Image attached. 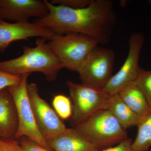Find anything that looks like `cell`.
<instances>
[{"instance_id": "1", "label": "cell", "mask_w": 151, "mask_h": 151, "mask_svg": "<svg viewBox=\"0 0 151 151\" xmlns=\"http://www.w3.org/2000/svg\"><path fill=\"white\" fill-rule=\"evenodd\" d=\"M44 1L48 7V13L38 19L35 23L55 34L73 32L88 36L98 44H106L111 40L118 21L113 1L92 0L85 8L73 9Z\"/></svg>"}, {"instance_id": "2", "label": "cell", "mask_w": 151, "mask_h": 151, "mask_svg": "<svg viewBox=\"0 0 151 151\" xmlns=\"http://www.w3.org/2000/svg\"><path fill=\"white\" fill-rule=\"evenodd\" d=\"M46 40L44 38L38 37L35 47L23 46V54L14 59L0 61V69L17 75L40 72L44 74L48 81H54L64 67L49 47Z\"/></svg>"}, {"instance_id": "3", "label": "cell", "mask_w": 151, "mask_h": 151, "mask_svg": "<svg viewBox=\"0 0 151 151\" xmlns=\"http://www.w3.org/2000/svg\"><path fill=\"white\" fill-rule=\"evenodd\" d=\"M98 44L90 37L73 32L55 34L47 43L63 67L77 72Z\"/></svg>"}, {"instance_id": "4", "label": "cell", "mask_w": 151, "mask_h": 151, "mask_svg": "<svg viewBox=\"0 0 151 151\" xmlns=\"http://www.w3.org/2000/svg\"><path fill=\"white\" fill-rule=\"evenodd\" d=\"M74 128L99 150L113 147L128 138L126 130L108 109L96 112Z\"/></svg>"}, {"instance_id": "5", "label": "cell", "mask_w": 151, "mask_h": 151, "mask_svg": "<svg viewBox=\"0 0 151 151\" xmlns=\"http://www.w3.org/2000/svg\"><path fill=\"white\" fill-rule=\"evenodd\" d=\"M66 84L73 103L70 122L74 128L96 112L108 110L111 95L103 89L70 81Z\"/></svg>"}, {"instance_id": "6", "label": "cell", "mask_w": 151, "mask_h": 151, "mask_svg": "<svg viewBox=\"0 0 151 151\" xmlns=\"http://www.w3.org/2000/svg\"><path fill=\"white\" fill-rule=\"evenodd\" d=\"M30 74H22L19 84L7 88L13 98L17 112L18 127L15 139L18 140L26 137L44 148L53 151L44 139L36 124L28 95L27 78Z\"/></svg>"}, {"instance_id": "7", "label": "cell", "mask_w": 151, "mask_h": 151, "mask_svg": "<svg viewBox=\"0 0 151 151\" xmlns=\"http://www.w3.org/2000/svg\"><path fill=\"white\" fill-rule=\"evenodd\" d=\"M115 59L113 50L97 46L77 72L82 83L103 89L113 76Z\"/></svg>"}, {"instance_id": "8", "label": "cell", "mask_w": 151, "mask_h": 151, "mask_svg": "<svg viewBox=\"0 0 151 151\" xmlns=\"http://www.w3.org/2000/svg\"><path fill=\"white\" fill-rule=\"evenodd\" d=\"M29 99L36 124L47 142L65 132L67 128L55 111L40 96L35 83L28 84Z\"/></svg>"}, {"instance_id": "9", "label": "cell", "mask_w": 151, "mask_h": 151, "mask_svg": "<svg viewBox=\"0 0 151 151\" xmlns=\"http://www.w3.org/2000/svg\"><path fill=\"white\" fill-rule=\"evenodd\" d=\"M144 42L145 37L141 33L131 35L127 59L119 71L112 76L103 88L105 92L110 95L118 94L125 86L134 82L141 69L139 60Z\"/></svg>"}, {"instance_id": "10", "label": "cell", "mask_w": 151, "mask_h": 151, "mask_svg": "<svg viewBox=\"0 0 151 151\" xmlns=\"http://www.w3.org/2000/svg\"><path fill=\"white\" fill-rule=\"evenodd\" d=\"M48 7L44 1L0 0V19L17 23L29 22V19L41 18L48 14Z\"/></svg>"}, {"instance_id": "11", "label": "cell", "mask_w": 151, "mask_h": 151, "mask_svg": "<svg viewBox=\"0 0 151 151\" xmlns=\"http://www.w3.org/2000/svg\"><path fill=\"white\" fill-rule=\"evenodd\" d=\"M55 33L35 23L7 22L0 19V52H4L12 42L32 37L50 40Z\"/></svg>"}, {"instance_id": "12", "label": "cell", "mask_w": 151, "mask_h": 151, "mask_svg": "<svg viewBox=\"0 0 151 151\" xmlns=\"http://www.w3.org/2000/svg\"><path fill=\"white\" fill-rule=\"evenodd\" d=\"M18 127L16 106L7 88L0 90V138L15 139Z\"/></svg>"}, {"instance_id": "13", "label": "cell", "mask_w": 151, "mask_h": 151, "mask_svg": "<svg viewBox=\"0 0 151 151\" xmlns=\"http://www.w3.org/2000/svg\"><path fill=\"white\" fill-rule=\"evenodd\" d=\"M53 151H99L93 143L75 128L67 129L48 142Z\"/></svg>"}, {"instance_id": "14", "label": "cell", "mask_w": 151, "mask_h": 151, "mask_svg": "<svg viewBox=\"0 0 151 151\" xmlns=\"http://www.w3.org/2000/svg\"><path fill=\"white\" fill-rule=\"evenodd\" d=\"M108 110L125 130L134 126L137 127L143 117L132 111L118 94L110 95Z\"/></svg>"}, {"instance_id": "15", "label": "cell", "mask_w": 151, "mask_h": 151, "mask_svg": "<svg viewBox=\"0 0 151 151\" xmlns=\"http://www.w3.org/2000/svg\"><path fill=\"white\" fill-rule=\"evenodd\" d=\"M118 94L124 103L139 116H145L151 110V107L145 96L134 83L125 86Z\"/></svg>"}, {"instance_id": "16", "label": "cell", "mask_w": 151, "mask_h": 151, "mask_svg": "<svg viewBox=\"0 0 151 151\" xmlns=\"http://www.w3.org/2000/svg\"><path fill=\"white\" fill-rule=\"evenodd\" d=\"M137 127V134L132 143V148L134 151H149L151 148V108Z\"/></svg>"}, {"instance_id": "17", "label": "cell", "mask_w": 151, "mask_h": 151, "mask_svg": "<svg viewBox=\"0 0 151 151\" xmlns=\"http://www.w3.org/2000/svg\"><path fill=\"white\" fill-rule=\"evenodd\" d=\"M52 105L55 113L61 119L66 120L72 116V105L69 97L62 94L57 95L52 100Z\"/></svg>"}, {"instance_id": "18", "label": "cell", "mask_w": 151, "mask_h": 151, "mask_svg": "<svg viewBox=\"0 0 151 151\" xmlns=\"http://www.w3.org/2000/svg\"><path fill=\"white\" fill-rule=\"evenodd\" d=\"M134 83L142 92L151 107V70H146L141 68Z\"/></svg>"}, {"instance_id": "19", "label": "cell", "mask_w": 151, "mask_h": 151, "mask_svg": "<svg viewBox=\"0 0 151 151\" xmlns=\"http://www.w3.org/2000/svg\"><path fill=\"white\" fill-rule=\"evenodd\" d=\"M22 75H17L5 72L0 69V90L20 84Z\"/></svg>"}, {"instance_id": "20", "label": "cell", "mask_w": 151, "mask_h": 151, "mask_svg": "<svg viewBox=\"0 0 151 151\" xmlns=\"http://www.w3.org/2000/svg\"><path fill=\"white\" fill-rule=\"evenodd\" d=\"M92 0H52L50 2L55 5L65 6L73 9L85 8L90 4Z\"/></svg>"}, {"instance_id": "21", "label": "cell", "mask_w": 151, "mask_h": 151, "mask_svg": "<svg viewBox=\"0 0 151 151\" xmlns=\"http://www.w3.org/2000/svg\"><path fill=\"white\" fill-rule=\"evenodd\" d=\"M23 151H53L47 150L26 137L18 139Z\"/></svg>"}, {"instance_id": "22", "label": "cell", "mask_w": 151, "mask_h": 151, "mask_svg": "<svg viewBox=\"0 0 151 151\" xmlns=\"http://www.w3.org/2000/svg\"><path fill=\"white\" fill-rule=\"evenodd\" d=\"M0 151H23L18 140L0 138Z\"/></svg>"}, {"instance_id": "23", "label": "cell", "mask_w": 151, "mask_h": 151, "mask_svg": "<svg viewBox=\"0 0 151 151\" xmlns=\"http://www.w3.org/2000/svg\"><path fill=\"white\" fill-rule=\"evenodd\" d=\"M132 143V139L127 138L116 145L99 151H134Z\"/></svg>"}, {"instance_id": "24", "label": "cell", "mask_w": 151, "mask_h": 151, "mask_svg": "<svg viewBox=\"0 0 151 151\" xmlns=\"http://www.w3.org/2000/svg\"><path fill=\"white\" fill-rule=\"evenodd\" d=\"M149 151H151V148L150 149V150H149Z\"/></svg>"}]
</instances>
